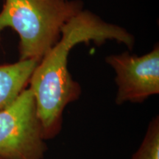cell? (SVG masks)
<instances>
[{
	"instance_id": "6da1fadb",
	"label": "cell",
	"mask_w": 159,
	"mask_h": 159,
	"mask_svg": "<svg viewBox=\"0 0 159 159\" xmlns=\"http://www.w3.org/2000/svg\"><path fill=\"white\" fill-rule=\"evenodd\" d=\"M115 40L133 49L134 35L119 26L105 22L89 11H82L63 26L61 39L41 58L30 79L36 113L46 140L57 136L63 114L69 103L79 99L81 87L68 69L71 49L80 43L100 45Z\"/></svg>"
},
{
	"instance_id": "7a4b0ae2",
	"label": "cell",
	"mask_w": 159,
	"mask_h": 159,
	"mask_svg": "<svg viewBox=\"0 0 159 159\" xmlns=\"http://www.w3.org/2000/svg\"><path fill=\"white\" fill-rule=\"evenodd\" d=\"M83 7L80 0H5L0 39L6 28H11L19 37V60H41L61 39L63 26Z\"/></svg>"
},
{
	"instance_id": "3957f363",
	"label": "cell",
	"mask_w": 159,
	"mask_h": 159,
	"mask_svg": "<svg viewBox=\"0 0 159 159\" xmlns=\"http://www.w3.org/2000/svg\"><path fill=\"white\" fill-rule=\"evenodd\" d=\"M47 150L29 88L13 104L0 111V158L43 159Z\"/></svg>"
},
{
	"instance_id": "277c9868",
	"label": "cell",
	"mask_w": 159,
	"mask_h": 159,
	"mask_svg": "<svg viewBox=\"0 0 159 159\" xmlns=\"http://www.w3.org/2000/svg\"><path fill=\"white\" fill-rule=\"evenodd\" d=\"M105 61L116 73V105L140 103L159 94V47L142 56L123 52L110 55Z\"/></svg>"
},
{
	"instance_id": "5b68a950",
	"label": "cell",
	"mask_w": 159,
	"mask_h": 159,
	"mask_svg": "<svg viewBox=\"0 0 159 159\" xmlns=\"http://www.w3.org/2000/svg\"><path fill=\"white\" fill-rule=\"evenodd\" d=\"M41 60H19L0 65V111L7 108L27 89L30 79Z\"/></svg>"
},
{
	"instance_id": "8992f818",
	"label": "cell",
	"mask_w": 159,
	"mask_h": 159,
	"mask_svg": "<svg viewBox=\"0 0 159 159\" xmlns=\"http://www.w3.org/2000/svg\"><path fill=\"white\" fill-rule=\"evenodd\" d=\"M130 159H159V117L149 123L140 146Z\"/></svg>"
},
{
	"instance_id": "52a82bcc",
	"label": "cell",
	"mask_w": 159,
	"mask_h": 159,
	"mask_svg": "<svg viewBox=\"0 0 159 159\" xmlns=\"http://www.w3.org/2000/svg\"><path fill=\"white\" fill-rule=\"evenodd\" d=\"M0 159H3V158H0Z\"/></svg>"
}]
</instances>
